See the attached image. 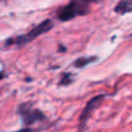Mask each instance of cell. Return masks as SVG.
<instances>
[{
	"label": "cell",
	"instance_id": "obj_1",
	"mask_svg": "<svg viewBox=\"0 0 132 132\" xmlns=\"http://www.w3.org/2000/svg\"><path fill=\"white\" fill-rule=\"evenodd\" d=\"M90 0H73L58 13L60 21H68L79 15H84L88 11V5Z\"/></svg>",
	"mask_w": 132,
	"mask_h": 132
},
{
	"label": "cell",
	"instance_id": "obj_2",
	"mask_svg": "<svg viewBox=\"0 0 132 132\" xmlns=\"http://www.w3.org/2000/svg\"><path fill=\"white\" fill-rule=\"evenodd\" d=\"M52 27H53L52 21L45 20V21H43L42 23H39L38 26H36L34 29H31L29 32H27V34L21 35V36L16 37L15 39L7 41V44H18V45H23V44H27V43H29V42H31L32 39H35L36 37L41 36L42 34L49 31V30H50Z\"/></svg>",
	"mask_w": 132,
	"mask_h": 132
},
{
	"label": "cell",
	"instance_id": "obj_3",
	"mask_svg": "<svg viewBox=\"0 0 132 132\" xmlns=\"http://www.w3.org/2000/svg\"><path fill=\"white\" fill-rule=\"evenodd\" d=\"M19 111H20V115H21V117H22L23 122H24L27 125H31V124L36 123V122H41L45 118L44 115L42 114L39 110L31 109V108L27 107V105H21Z\"/></svg>",
	"mask_w": 132,
	"mask_h": 132
},
{
	"label": "cell",
	"instance_id": "obj_4",
	"mask_svg": "<svg viewBox=\"0 0 132 132\" xmlns=\"http://www.w3.org/2000/svg\"><path fill=\"white\" fill-rule=\"evenodd\" d=\"M101 100H102V96H97V97H94L93 100L89 101V103L87 104L84 114H82V119H84V121H86V119L88 118V116L90 115L92 110H94L96 108V105H98V103L101 102Z\"/></svg>",
	"mask_w": 132,
	"mask_h": 132
},
{
	"label": "cell",
	"instance_id": "obj_5",
	"mask_svg": "<svg viewBox=\"0 0 132 132\" xmlns=\"http://www.w3.org/2000/svg\"><path fill=\"white\" fill-rule=\"evenodd\" d=\"M131 1L132 0H122V1L116 6V12L124 13V12L131 11Z\"/></svg>",
	"mask_w": 132,
	"mask_h": 132
},
{
	"label": "cell",
	"instance_id": "obj_6",
	"mask_svg": "<svg viewBox=\"0 0 132 132\" xmlns=\"http://www.w3.org/2000/svg\"><path fill=\"white\" fill-rule=\"evenodd\" d=\"M16 132H32L30 129H22V130H20V131H16Z\"/></svg>",
	"mask_w": 132,
	"mask_h": 132
}]
</instances>
